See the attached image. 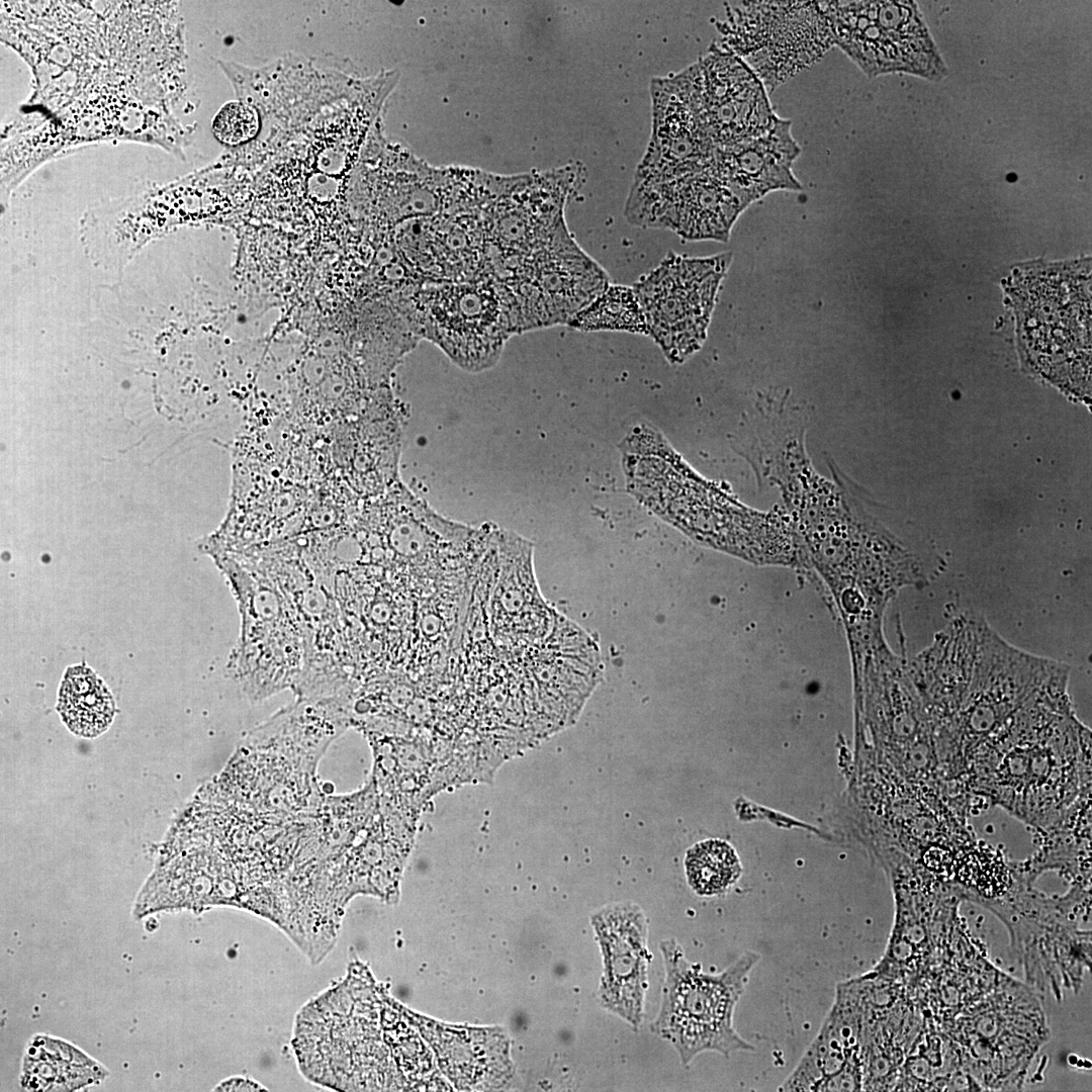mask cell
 I'll use <instances>...</instances> for the list:
<instances>
[{"mask_svg":"<svg viewBox=\"0 0 1092 1092\" xmlns=\"http://www.w3.org/2000/svg\"><path fill=\"white\" fill-rule=\"evenodd\" d=\"M862 1063L860 1054L853 1055L835 1074L822 1081L815 1091H858L862 1088Z\"/></svg>","mask_w":1092,"mask_h":1092,"instance_id":"cell-20","label":"cell"},{"mask_svg":"<svg viewBox=\"0 0 1092 1092\" xmlns=\"http://www.w3.org/2000/svg\"><path fill=\"white\" fill-rule=\"evenodd\" d=\"M834 44L868 77L939 81L947 67L915 1H822Z\"/></svg>","mask_w":1092,"mask_h":1092,"instance_id":"cell-5","label":"cell"},{"mask_svg":"<svg viewBox=\"0 0 1092 1092\" xmlns=\"http://www.w3.org/2000/svg\"><path fill=\"white\" fill-rule=\"evenodd\" d=\"M859 1050L851 1048L840 1034L823 1022L819 1032L800 1062L778 1091H815L817 1086L838 1072Z\"/></svg>","mask_w":1092,"mask_h":1092,"instance_id":"cell-15","label":"cell"},{"mask_svg":"<svg viewBox=\"0 0 1092 1092\" xmlns=\"http://www.w3.org/2000/svg\"><path fill=\"white\" fill-rule=\"evenodd\" d=\"M729 252L690 257L669 252L633 284L649 337L670 363H681L707 338Z\"/></svg>","mask_w":1092,"mask_h":1092,"instance_id":"cell-6","label":"cell"},{"mask_svg":"<svg viewBox=\"0 0 1092 1092\" xmlns=\"http://www.w3.org/2000/svg\"><path fill=\"white\" fill-rule=\"evenodd\" d=\"M1091 797L1090 730L1066 712L1021 736L999 757L980 792L1039 833Z\"/></svg>","mask_w":1092,"mask_h":1092,"instance_id":"cell-1","label":"cell"},{"mask_svg":"<svg viewBox=\"0 0 1092 1092\" xmlns=\"http://www.w3.org/2000/svg\"><path fill=\"white\" fill-rule=\"evenodd\" d=\"M107 1072L100 1064L79 1066L24 1056L20 1083L29 1091H75L102 1081Z\"/></svg>","mask_w":1092,"mask_h":1092,"instance_id":"cell-17","label":"cell"},{"mask_svg":"<svg viewBox=\"0 0 1092 1092\" xmlns=\"http://www.w3.org/2000/svg\"><path fill=\"white\" fill-rule=\"evenodd\" d=\"M407 307L406 320L415 334L469 371L493 365L516 334L507 294L490 276L424 284L407 300Z\"/></svg>","mask_w":1092,"mask_h":1092,"instance_id":"cell-4","label":"cell"},{"mask_svg":"<svg viewBox=\"0 0 1092 1092\" xmlns=\"http://www.w3.org/2000/svg\"><path fill=\"white\" fill-rule=\"evenodd\" d=\"M801 152L792 133V121L777 114L760 135L716 147L709 169L747 208L770 192L802 188L793 171Z\"/></svg>","mask_w":1092,"mask_h":1092,"instance_id":"cell-12","label":"cell"},{"mask_svg":"<svg viewBox=\"0 0 1092 1092\" xmlns=\"http://www.w3.org/2000/svg\"><path fill=\"white\" fill-rule=\"evenodd\" d=\"M717 21L720 44L739 57L768 94L834 47L822 1H733Z\"/></svg>","mask_w":1092,"mask_h":1092,"instance_id":"cell-3","label":"cell"},{"mask_svg":"<svg viewBox=\"0 0 1092 1092\" xmlns=\"http://www.w3.org/2000/svg\"><path fill=\"white\" fill-rule=\"evenodd\" d=\"M24 1056L79 1066L100 1064L71 1042L49 1034L33 1035L27 1043Z\"/></svg>","mask_w":1092,"mask_h":1092,"instance_id":"cell-19","label":"cell"},{"mask_svg":"<svg viewBox=\"0 0 1092 1092\" xmlns=\"http://www.w3.org/2000/svg\"><path fill=\"white\" fill-rule=\"evenodd\" d=\"M258 126L259 120L254 109L240 102H231L215 116L213 132L220 142L237 145L251 140Z\"/></svg>","mask_w":1092,"mask_h":1092,"instance_id":"cell-18","label":"cell"},{"mask_svg":"<svg viewBox=\"0 0 1092 1092\" xmlns=\"http://www.w3.org/2000/svg\"><path fill=\"white\" fill-rule=\"evenodd\" d=\"M603 956L600 1004L630 1024L643 1018L650 954L647 920L631 903L609 906L592 918Z\"/></svg>","mask_w":1092,"mask_h":1092,"instance_id":"cell-11","label":"cell"},{"mask_svg":"<svg viewBox=\"0 0 1092 1092\" xmlns=\"http://www.w3.org/2000/svg\"><path fill=\"white\" fill-rule=\"evenodd\" d=\"M745 209L707 168L660 181L633 179L623 213L637 228L670 231L686 241L722 243Z\"/></svg>","mask_w":1092,"mask_h":1092,"instance_id":"cell-7","label":"cell"},{"mask_svg":"<svg viewBox=\"0 0 1092 1092\" xmlns=\"http://www.w3.org/2000/svg\"><path fill=\"white\" fill-rule=\"evenodd\" d=\"M58 709L69 729L84 737H95L104 732L115 712L113 698L106 686L84 666H75L66 672Z\"/></svg>","mask_w":1092,"mask_h":1092,"instance_id":"cell-13","label":"cell"},{"mask_svg":"<svg viewBox=\"0 0 1092 1092\" xmlns=\"http://www.w3.org/2000/svg\"><path fill=\"white\" fill-rule=\"evenodd\" d=\"M659 946L665 980L660 1010L651 1027L673 1044L682 1065L707 1051L726 1057L754 1051L735 1030L733 1015L760 954L747 950L721 973L710 974L690 963L675 939L662 940Z\"/></svg>","mask_w":1092,"mask_h":1092,"instance_id":"cell-2","label":"cell"},{"mask_svg":"<svg viewBox=\"0 0 1092 1092\" xmlns=\"http://www.w3.org/2000/svg\"><path fill=\"white\" fill-rule=\"evenodd\" d=\"M686 872L695 892L711 896L725 892L738 880L741 864L735 850L727 842L711 839L689 849Z\"/></svg>","mask_w":1092,"mask_h":1092,"instance_id":"cell-16","label":"cell"},{"mask_svg":"<svg viewBox=\"0 0 1092 1092\" xmlns=\"http://www.w3.org/2000/svg\"><path fill=\"white\" fill-rule=\"evenodd\" d=\"M610 284L606 270L587 255L564 228L552 241L529 254L521 289L547 327L567 325Z\"/></svg>","mask_w":1092,"mask_h":1092,"instance_id":"cell-10","label":"cell"},{"mask_svg":"<svg viewBox=\"0 0 1092 1092\" xmlns=\"http://www.w3.org/2000/svg\"><path fill=\"white\" fill-rule=\"evenodd\" d=\"M680 73L716 147L758 136L777 116L761 80L720 43Z\"/></svg>","mask_w":1092,"mask_h":1092,"instance_id":"cell-8","label":"cell"},{"mask_svg":"<svg viewBox=\"0 0 1092 1092\" xmlns=\"http://www.w3.org/2000/svg\"><path fill=\"white\" fill-rule=\"evenodd\" d=\"M583 331H620L648 335L645 316L633 287L609 284L567 324Z\"/></svg>","mask_w":1092,"mask_h":1092,"instance_id":"cell-14","label":"cell"},{"mask_svg":"<svg viewBox=\"0 0 1092 1092\" xmlns=\"http://www.w3.org/2000/svg\"><path fill=\"white\" fill-rule=\"evenodd\" d=\"M651 133L633 179L660 181L710 167L716 146L680 72L650 82Z\"/></svg>","mask_w":1092,"mask_h":1092,"instance_id":"cell-9","label":"cell"},{"mask_svg":"<svg viewBox=\"0 0 1092 1092\" xmlns=\"http://www.w3.org/2000/svg\"><path fill=\"white\" fill-rule=\"evenodd\" d=\"M213 1091H267V1089L254 1079L233 1076L218 1083Z\"/></svg>","mask_w":1092,"mask_h":1092,"instance_id":"cell-21","label":"cell"}]
</instances>
